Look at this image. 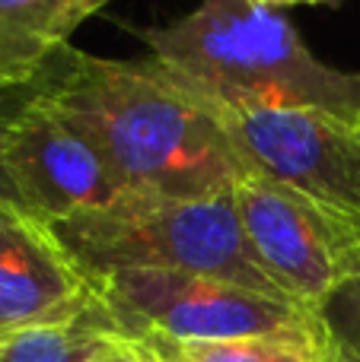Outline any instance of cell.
I'll return each mask as SVG.
<instances>
[{
    "label": "cell",
    "mask_w": 360,
    "mask_h": 362,
    "mask_svg": "<svg viewBox=\"0 0 360 362\" xmlns=\"http://www.w3.org/2000/svg\"><path fill=\"white\" fill-rule=\"evenodd\" d=\"M89 293L55 229L0 197V331L70 308Z\"/></svg>",
    "instance_id": "8"
},
{
    "label": "cell",
    "mask_w": 360,
    "mask_h": 362,
    "mask_svg": "<svg viewBox=\"0 0 360 362\" xmlns=\"http://www.w3.org/2000/svg\"><path fill=\"white\" fill-rule=\"evenodd\" d=\"M26 95H29V89H23V93H0V197L6 200H10V191H6V178H4V146H6L10 124L19 115V108H23Z\"/></svg>",
    "instance_id": "13"
},
{
    "label": "cell",
    "mask_w": 360,
    "mask_h": 362,
    "mask_svg": "<svg viewBox=\"0 0 360 362\" xmlns=\"http://www.w3.org/2000/svg\"><path fill=\"white\" fill-rule=\"evenodd\" d=\"M140 340L159 362H322V334L319 325L293 327L281 334L240 340H166V337H131Z\"/></svg>",
    "instance_id": "11"
},
{
    "label": "cell",
    "mask_w": 360,
    "mask_h": 362,
    "mask_svg": "<svg viewBox=\"0 0 360 362\" xmlns=\"http://www.w3.org/2000/svg\"><path fill=\"white\" fill-rule=\"evenodd\" d=\"M242 169L360 226V124L325 112L217 115Z\"/></svg>",
    "instance_id": "6"
},
{
    "label": "cell",
    "mask_w": 360,
    "mask_h": 362,
    "mask_svg": "<svg viewBox=\"0 0 360 362\" xmlns=\"http://www.w3.org/2000/svg\"><path fill=\"white\" fill-rule=\"evenodd\" d=\"M140 38L150 61L214 115L300 108L360 124V74L319 61L284 4L208 0Z\"/></svg>",
    "instance_id": "2"
},
{
    "label": "cell",
    "mask_w": 360,
    "mask_h": 362,
    "mask_svg": "<svg viewBox=\"0 0 360 362\" xmlns=\"http://www.w3.org/2000/svg\"><path fill=\"white\" fill-rule=\"evenodd\" d=\"M32 89L93 144L121 191L210 200L246 175L220 118L150 57L67 48Z\"/></svg>",
    "instance_id": "1"
},
{
    "label": "cell",
    "mask_w": 360,
    "mask_h": 362,
    "mask_svg": "<svg viewBox=\"0 0 360 362\" xmlns=\"http://www.w3.org/2000/svg\"><path fill=\"white\" fill-rule=\"evenodd\" d=\"M316 325L344 362H360V270L316 308Z\"/></svg>",
    "instance_id": "12"
},
{
    "label": "cell",
    "mask_w": 360,
    "mask_h": 362,
    "mask_svg": "<svg viewBox=\"0 0 360 362\" xmlns=\"http://www.w3.org/2000/svg\"><path fill=\"white\" fill-rule=\"evenodd\" d=\"M93 362H147V356H144V350H140L134 340L125 337V340H118L108 353H102V356L93 359Z\"/></svg>",
    "instance_id": "14"
},
{
    "label": "cell",
    "mask_w": 360,
    "mask_h": 362,
    "mask_svg": "<svg viewBox=\"0 0 360 362\" xmlns=\"http://www.w3.org/2000/svg\"><path fill=\"white\" fill-rule=\"evenodd\" d=\"M128 340H131V337H128ZM134 344H137V346H140V350H144V356H147V362H159V359H157V356H153V353H150V350H147V346H144V344H140V340H134Z\"/></svg>",
    "instance_id": "16"
},
{
    "label": "cell",
    "mask_w": 360,
    "mask_h": 362,
    "mask_svg": "<svg viewBox=\"0 0 360 362\" xmlns=\"http://www.w3.org/2000/svg\"><path fill=\"white\" fill-rule=\"evenodd\" d=\"M230 197L249 255L287 302L316 315L360 270V226L293 187L246 172Z\"/></svg>",
    "instance_id": "5"
},
{
    "label": "cell",
    "mask_w": 360,
    "mask_h": 362,
    "mask_svg": "<svg viewBox=\"0 0 360 362\" xmlns=\"http://www.w3.org/2000/svg\"><path fill=\"white\" fill-rule=\"evenodd\" d=\"M322 362H344V359L338 356V353L332 350V346H329V344H325V340H322Z\"/></svg>",
    "instance_id": "15"
},
{
    "label": "cell",
    "mask_w": 360,
    "mask_h": 362,
    "mask_svg": "<svg viewBox=\"0 0 360 362\" xmlns=\"http://www.w3.org/2000/svg\"><path fill=\"white\" fill-rule=\"evenodd\" d=\"M4 178L10 200L45 226L99 210L121 194L93 144L38 89H29L10 124Z\"/></svg>",
    "instance_id": "7"
},
{
    "label": "cell",
    "mask_w": 360,
    "mask_h": 362,
    "mask_svg": "<svg viewBox=\"0 0 360 362\" xmlns=\"http://www.w3.org/2000/svg\"><path fill=\"white\" fill-rule=\"evenodd\" d=\"M51 229L86 280L115 270H172L284 299L249 255L233 197L179 200L121 191L99 210Z\"/></svg>",
    "instance_id": "3"
},
{
    "label": "cell",
    "mask_w": 360,
    "mask_h": 362,
    "mask_svg": "<svg viewBox=\"0 0 360 362\" xmlns=\"http://www.w3.org/2000/svg\"><path fill=\"white\" fill-rule=\"evenodd\" d=\"M118 340H125L118 321L89 286L64 312L0 331V362H93Z\"/></svg>",
    "instance_id": "10"
},
{
    "label": "cell",
    "mask_w": 360,
    "mask_h": 362,
    "mask_svg": "<svg viewBox=\"0 0 360 362\" xmlns=\"http://www.w3.org/2000/svg\"><path fill=\"white\" fill-rule=\"evenodd\" d=\"M106 0H0V93L32 89Z\"/></svg>",
    "instance_id": "9"
},
{
    "label": "cell",
    "mask_w": 360,
    "mask_h": 362,
    "mask_svg": "<svg viewBox=\"0 0 360 362\" xmlns=\"http://www.w3.org/2000/svg\"><path fill=\"white\" fill-rule=\"evenodd\" d=\"M125 337L240 340L316 325V315L287 299L227 280L172 270H115L89 280Z\"/></svg>",
    "instance_id": "4"
}]
</instances>
